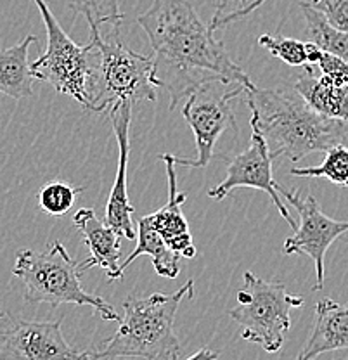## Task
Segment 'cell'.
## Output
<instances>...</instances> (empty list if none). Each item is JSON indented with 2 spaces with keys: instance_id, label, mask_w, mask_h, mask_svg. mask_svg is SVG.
Instances as JSON below:
<instances>
[{
  "instance_id": "obj_1",
  "label": "cell",
  "mask_w": 348,
  "mask_h": 360,
  "mask_svg": "<svg viewBox=\"0 0 348 360\" xmlns=\"http://www.w3.org/2000/svg\"><path fill=\"white\" fill-rule=\"evenodd\" d=\"M153 51L151 80L170 94V110L208 80L236 82L253 89L248 75L236 65L213 30L201 21L189 0H153L137 18Z\"/></svg>"
},
{
  "instance_id": "obj_3",
  "label": "cell",
  "mask_w": 348,
  "mask_h": 360,
  "mask_svg": "<svg viewBox=\"0 0 348 360\" xmlns=\"http://www.w3.org/2000/svg\"><path fill=\"white\" fill-rule=\"evenodd\" d=\"M194 281L189 279L172 295L153 292L148 298H127L118 331L92 350L94 360L146 359L177 360L181 357V341L174 333L175 315L182 300L193 298Z\"/></svg>"
},
{
  "instance_id": "obj_23",
  "label": "cell",
  "mask_w": 348,
  "mask_h": 360,
  "mask_svg": "<svg viewBox=\"0 0 348 360\" xmlns=\"http://www.w3.org/2000/svg\"><path fill=\"white\" fill-rule=\"evenodd\" d=\"M258 45L267 49L274 58H279L290 66L303 68L309 66L307 59V45L297 39H288L281 35H262L258 37Z\"/></svg>"
},
{
  "instance_id": "obj_14",
  "label": "cell",
  "mask_w": 348,
  "mask_h": 360,
  "mask_svg": "<svg viewBox=\"0 0 348 360\" xmlns=\"http://www.w3.org/2000/svg\"><path fill=\"white\" fill-rule=\"evenodd\" d=\"M73 224L84 234V243L91 250V258L78 264V272L84 274L92 267H101L110 281H122L123 272L118 265L122 257V243L118 232L101 222L92 208L78 210L73 215Z\"/></svg>"
},
{
  "instance_id": "obj_9",
  "label": "cell",
  "mask_w": 348,
  "mask_h": 360,
  "mask_svg": "<svg viewBox=\"0 0 348 360\" xmlns=\"http://www.w3.org/2000/svg\"><path fill=\"white\" fill-rule=\"evenodd\" d=\"M58 321H25L0 315V360H94L91 352L71 347Z\"/></svg>"
},
{
  "instance_id": "obj_19",
  "label": "cell",
  "mask_w": 348,
  "mask_h": 360,
  "mask_svg": "<svg viewBox=\"0 0 348 360\" xmlns=\"http://www.w3.org/2000/svg\"><path fill=\"white\" fill-rule=\"evenodd\" d=\"M300 9L307 21V33L310 42L316 44L321 51L336 56L348 65V35L338 32L329 25L328 20L314 9L309 2H300Z\"/></svg>"
},
{
  "instance_id": "obj_26",
  "label": "cell",
  "mask_w": 348,
  "mask_h": 360,
  "mask_svg": "<svg viewBox=\"0 0 348 360\" xmlns=\"http://www.w3.org/2000/svg\"><path fill=\"white\" fill-rule=\"evenodd\" d=\"M265 2H267V0H253V2L250 4L248 7H245V9L234 11V13H229V14H226V16H222L220 20L210 22V28H212L213 32H215V30H220V28H226V26L231 25V22L239 21V20H243L245 16H248V14H252L253 11H257L258 7Z\"/></svg>"
},
{
  "instance_id": "obj_25",
  "label": "cell",
  "mask_w": 348,
  "mask_h": 360,
  "mask_svg": "<svg viewBox=\"0 0 348 360\" xmlns=\"http://www.w3.org/2000/svg\"><path fill=\"white\" fill-rule=\"evenodd\" d=\"M317 66L323 71V77L328 78L331 84L348 89V65L345 61L323 51L319 56V61H317Z\"/></svg>"
},
{
  "instance_id": "obj_2",
  "label": "cell",
  "mask_w": 348,
  "mask_h": 360,
  "mask_svg": "<svg viewBox=\"0 0 348 360\" xmlns=\"http://www.w3.org/2000/svg\"><path fill=\"white\" fill-rule=\"evenodd\" d=\"M243 99L252 110V129L264 137L272 160L284 156L297 163L343 144L347 137L345 122L321 115L302 97L283 90L245 89Z\"/></svg>"
},
{
  "instance_id": "obj_18",
  "label": "cell",
  "mask_w": 348,
  "mask_h": 360,
  "mask_svg": "<svg viewBox=\"0 0 348 360\" xmlns=\"http://www.w3.org/2000/svg\"><path fill=\"white\" fill-rule=\"evenodd\" d=\"M139 224V231H137V248L125 258L120 270L125 272L127 267H130L136 258H139L141 255H149L155 265V270L160 276L168 277V279H175L181 272V255L175 253L174 250L168 248L167 243L163 241L162 236L155 231L148 222H146L144 217H141L137 220Z\"/></svg>"
},
{
  "instance_id": "obj_8",
  "label": "cell",
  "mask_w": 348,
  "mask_h": 360,
  "mask_svg": "<svg viewBox=\"0 0 348 360\" xmlns=\"http://www.w3.org/2000/svg\"><path fill=\"white\" fill-rule=\"evenodd\" d=\"M245 89V85L236 82L208 80L187 96L182 115L194 134L198 156L194 160L174 156L175 165L187 168L207 167L215 156V144L222 132L227 129L234 132L238 130L231 103L238 96H243Z\"/></svg>"
},
{
  "instance_id": "obj_21",
  "label": "cell",
  "mask_w": 348,
  "mask_h": 360,
  "mask_svg": "<svg viewBox=\"0 0 348 360\" xmlns=\"http://www.w3.org/2000/svg\"><path fill=\"white\" fill-rule=\"evenodd\" d=\"M70 7L73 13L85 16L89 26L99 30L103 25L118 28L123 20L118 0H70Z\"/></svg>"
},
{
  "instance_id": "obj_7",
  "label": "cell",
  "mask_w": 348,
  "mask_h": 360,
  "mask_svg": "<svg viewBox=\"0 0 348 360\" xmlns=\"http://www.w3.org/2000/svg\"><path fill=\"white\" fill-rule=\"evenodd\" d=\"M42 14L47 32V49L30 65L37 80L49 82L59 94L70 96L85 111L91 108V92L96 75L97 51L94 44L78 45L70 39L46 0H33Z\"/></svg>"
},
{
  "instance_id": "obj_22",
  "label": "cell",
  "mask_w": 348,
  "mask_h": 360,
  "mask_svg": "<svg viewBox=\"0 0 348 360\" xmlns=\"http://www.w3.org/2000/svg\"><path fill=\"white\" fill-rule=\"evenodd\" d=\"M84 187H73L65 182H51L39 193V205L47 215L61 217L70 212Z\"/></svg>"
},
{
  "instance_id": "obj_5",
  "label": "cell",
  "mask_w": 348,
  "mask_h": 360,
  "mask_svg": "<svg viewBox=\"0 0 348 360\" xmlns=\"http://www.w3.org/2000/svg\"><path fill=\"white\" fill-rule=\"evenodd\" d=\"M91 44L97 51V63L89 111L103 112L122 103L156 101L153 58L127 47L116 33L111 40L104 39L96 26H91Z\"/></svg>"
},
{
  "instance_id": "obj_11",
  "label": "cell",
  "mask_w": 348,
  "mask_h": 360,
  "mask_svg": "<svg viewBox=\"0 0 348 360\" xmlns=\"http://www.w3.org/2000/svg\"><path fill=\"white\" fill-rule=\"evenodd\" d=\"M252 142L246 151L239 153L229 161L227 167V175L219 186L212 187L208 191V196L212 200H224V198L231 196L232 191L238 187H250V189H258L262 193L267 194L272 202L276 205L278 212L283 215V219L290 224V227L297 229L293 217L290 215L286 206L281 201L279 193L276 191V180L272 177V158L269 153L267 144H265L264 137L252 129Z\"/></svg>"
},
{
  "instance_id": "obj_27",
  "label": "cell",
  "mask_w": 348,
  "mask_h": 360,
  "mask_svg": "<svg viewBox=\"0 0 348 360\" xmlns=\"http://www.w3.org/2000/svg\"><path fill=\"white\" fill-rule=\"evenodd\" d=\"M252 2H253V0H217V2H215V14H213L212 22L220 20V18L226 16V14L234 13V11L245 9V7H248Z\"/></svg>"
},
{
  "instance_id": "obj_16",
  "label": "cell",
  "mask_w": 348,
  "mask_h": 360,
  "mask_svg": "<svg viewBox=\"0 0 348 360\" xmlns=\"http://www.w3.org/2000/svg\"><path fill=\"white\" fill-rule=\"evenodd\" d=\"M295 90L312 110L328 118L348 123V89L331 84L326 77H316L312 66H303Z\"/></svg>"
},
{
  "instance_id": "obj_10",
  "label": "cell",
  "mask_w": 348,
  "mask_h": 360,
  "mask_svg": "<svg viewBox=\"0 0 348 360\" xmlns=\"http://www.w3.org/2000/svg\"><path fill=\"white\" fill-rule=\"evenodd\" d=\"M276 191L286 201L295 206L300 215V225H297L295 234L284 241V255H307L316 265V286L314 291L324 288V258L329 246L348 232V220H335L321 210L319 202L312 194H300V191H286L276 182Z\"/></svg>"
},
{
  "instance_id": "obj_24",
  "label": "cell",
  "mask_w": 348,
  "mask_h": 360,
  "mask_svg": "<svg viewBox=\"0 0 348 360\" xmlns=\"http://www.w3.org/2000/svg\"><path fill=\"white\" fill-rule=\"evenodd\" d=\"M309 4L323 14L333 28L348 35V0H310Z\"/></svg>"
},
{
  "instance_id": "obj_30",
  "label": "cell",
  "mask_w": 348,
  "mask_h": 360,
  "mask_svg": "<svg viewBox=\"0 0 348 360\" xmlns=\"http://www.w3.org/2000/svg\"><path fill=\"white\" fill-rule=\"evenodd\" d=\"M347 360H348V359H347Z\"/></svg>"
},
{
  "instance_id": "obj_12",
  "label": "cell",
  "mask_w": 348,
  "mask_h": 360,
  "mask_svg": "<svg viewBox=\"0 0 348 360\" xmlns=\"http://www.w3.org/2000/svg\"><path fill=\"white\" fill-rule=\"evenodd\" d=\"M132 103L116 104L108 111L113 125L116 141H118V170H116L115 184L111 187L110 198L106 205L104 224L110 225L113 231L123 238H137L134 232L132 215L136 212L134 205L129 200V186H127V170H129V153H130V122H132Z\"/></svg>"
},
{
  "instance_id": "obj_13",
  "label": "cell",
  "mask_w": 348,
  "mask_h": 360,
  "mask_svg": "<svg viewBox=\"0 0 348 360\" xmlns=\"http://www.w3.org/2000/svg\"><path fill=\"white\" fill-rule=\"evenodd\" d=\"M160 160L165 163L168 177V201L158 212L144 217L146 222L151 225L170 250L181 255L182 258L196 257V246L193 243L189 224H187L184 213H182V205L187 200L186 193L177 191V175H175L174 155H162Z\"/></svg>"
},
{
  "instance_id": "obj_28",
  "label": "cell",
  "mask_w": 348,
  "mask_h": 360,
  "mask_svg": "<svg viewBox=\"0 0 348 360\" xmlns=\"http://www.w3.org/2000/svg\"><path fill=\"white\" fill-rule=\"evenodd\" d=\"M220 352L210 350V348H201L200 352H196L194 355H191L187 360H217L219 359Z\"/></svg>"
},
{
  "instance_id": "obj_15",
  "label": "cell",
  "mask_w": 348,
  "mask_h": 360,
  "mask_svg": "<svg viewBox=\"0 0 348 360\" xmlns=\"http://www.w3.org/2000/svg\"><path fill=\"white\" fill-rule=\"evenodd\" d=\"M335 350H348V303L324 298L317 303L316 324L297 360H316Z\"/></svg>"
},
{
  "instance_id": "obj_6",
  "label": "cell",
  "mask_w": 348,
  "mask_h": 360,
  "mask_svg": "<svg viewBox=\"0 0 348 360\" xmlns=\"http://www.w3.org/2000/svg\"><path fill=\"white\" fill-rule=\"evenodd\" d=\"M243 281L238 307L229 312L231 319L241 328L243 340L276 354L283 348L284 336L290 331L291 310L300 309L305 300L290 295L284 283H269L253 272H245Z\"/></svg>"
},
{
  "instance_id": "obj_4",
  "label": "cell",
  "mask_w": 348,
  "mask_h": 360,
  "mask_svg": "<svg viewBox=\"0 0 348 360\" xmlns=\"http://www.w3.org/2000/svg\"><path fill=\"white\" fill-rule=\"evenodd\" d=\"M13 274L23 283L26 303H47L51 307L87 305L96 309L104 321H118V314L106 300L82 288L78 264L59 241L49 245L44 251H18Z\"/></svg>"
},
{
  "instance_id": "obj_20",
  "label": "cell",
  "mask_w": 348,
  "mask_h": 360,
  "mask_svg": "<svg viewBox=\"0 0 348 360\" xmlns=\"http://www.w3.org/2000/svg\"><path fill=\"white\" fill-rule=\"evenodd\" d=\"M295 177H324L336 186L348 187V148L343 144L326 151V158L319 167H293L290 170Z\"/></svg>"
},
{
  "instance_id": "obj_29",
  "label": "cell",
  "mask_w": 348,
  "mask_h": 360,
  "mask_svg": "<svg viewBox=\"0 0 348 360\" xmlns=\"http://www.w3.org/2000/svg\"><path fill=\"white\" fill-rule=\"evenodd\" d=\"M0 315H2V312H0Z\"/></svg>"
},
{
  "instance_id": "obj_17",
  "label": "cell",
  "mask_w": 348,
  "mask_h": 360,
  "mask_svg": "<svg viewBox=\"0 0 348 360\" xmlns=\"http://www.w3.org/2000/svg\"><path fill=\"white\" fill-rule=\"evenodd\" d=\"M35 42H39V39L28 35L13 47L0 51V94L13 99L32 96L37 78L30 68L28 49Z\"/></svg>"
}]
</instances>
